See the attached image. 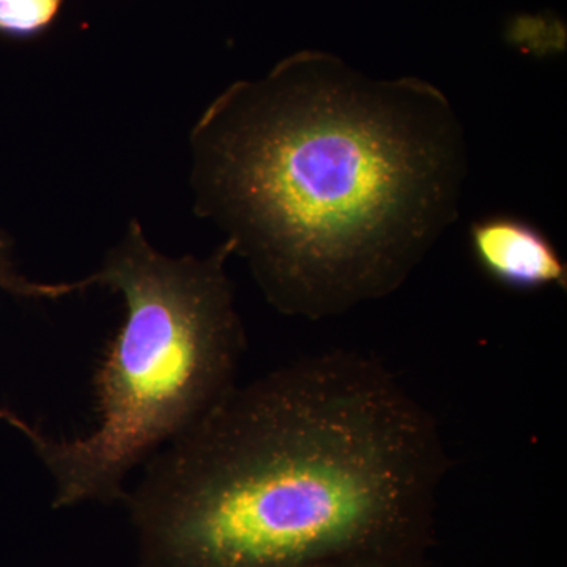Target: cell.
Instances as JSON below:
<instances>
[{
  "label": "cell",
  "mask_w": 567,
  "mask_h": 567,
  "mask_svg": "<svg viewBox=\"0 0 567 567\" xmlns=\"http://www.w3.org/2000/svg\"><path fill=\"white\" fill-rule=\"evenodd\" d=\"M197 215L268 303L322 320L404 286L458 218L464 126L420 78L372 80L295 52L219 93L192 136Z\"/></svg>",
  "instance_id": "obj_1"
},
{
  "label": "cell",
  "mask_w": 567,
  "mask_h": 567,
  "mask_svg": "<svg viewBox=\"0 0 567 567\" xmlns=\"http://www.w3.org/2000/svg\"><path fill=\"white\" fill-rule=\"evenodd\" d=\"M447 470L394 372L331 350L235 386L123 503L136 567H431Z\"/></svg>",
  "instance_id": "obj_2"
},
{
  "label": "cell",
  "mask_w": 567,
  "mask_h": 567,
  "mask_svg": "<svg viewBox=\"0 0 567 567\" xmlns=\"http://www.w3.org/2000/svg\"><path fill=\"white\" fill-rule=\"evenodd\" d=\"M224 240L207 257H169L136 219L92 274L125 316L93 375L91 434L31 445L54 484V509L125 502L130 473L192 431L234 390L246 349Z\"/></svg>",
  "instance_id": "obj_3"
},
{
  "label": "cell",
  "mask_w": 567,
  "mask_h": 567,
  "mask_svg": "<svg viewBox=\"0 0 567 567\" xmlns=\"http://www.w3.org/2000/svg\"><path fill=\"white\" fill-rule=\"evenodd\" d=\"M473 259L498 286L516 292L547 287L566 290L567 265L557 246L527 219L492 215L472 223L468 230Z\"/></svg>",
  "instance_id": "obj_4"
},
{
  "label": "cell",
  "mask_w": 567,
  "mask_h": 567,
  "mask_svg": "<svg viewBox=\"0 0 567 567\" xmlns=\"http://www.w3.org/2000/svg\"><path fill=\"white\" fill-rule=\"evenodd\" d=\"M95 287L92 275L81 281L74 282H33L25 276L18 274L11 260L10 245L6 238L0 237V289L18 295V297L32 298V300H59V298L70 297V295L85 292V290ZM0 421L10 424L11 427L21 432L25 439L31 442L39 434V429L32 427L25 423L22 417L10 410L0 406Z\"/></svg>",
  "instance_id": "obj_5"
},
{
  "label": "cell",
  "mask_w": 567,
  "mask_h": 567,
  "mask_svg": "<svg viewBox=\"0 0 567 567\" xmlns=\"http://www.w3.org/2000/svg\"><path fill=\"white\" fill-rule=\"evenodd\" d=\"M65 0H0V35L31 41L50 33L61 20Z\"/></svg>",
  "instance_id": "obj_6"
}]
</instances>
